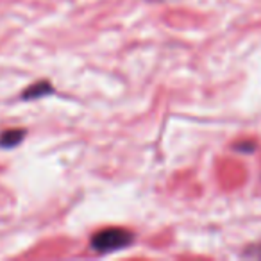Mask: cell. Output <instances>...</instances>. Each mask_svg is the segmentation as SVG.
<instances>
[{"instance_id": "obj_3", "label": "cell", "mask_w": 261, "mask_h": 261, "mask_svg": "<svg viewBox=\"0 0 261 261\" xmlns=\"http://www.w3.org/2000/svg\"><path fill=\"white\" fill-rule=\"evenodd\" d=\"M48 93H52L50 83L41 81V83H36L31 88H27V91L23 93V98H38V97H43V95H48Z\"/></svg>"}, {"instance_id": "obj_2", "label": "cell", "mask_w": 261, "mask_h": 261, "mask_svg": "<svg viewBox=\"0 0 261 261\" xmlns=\"http://www.w3.org/2000/svg\"><path fill=\"white\" fill-rule=\"evenodd\" d=\"M23 138H25V130L23 129H9L0 135V147L2 149H11V147L18 145Z\"/></svg>"}, {"instance_id": "obj_1", "label": "cell", "mask_w": 261, "mask_h": 261, "mask_svg": "<svg viewBox=\"0 0 261 261\" xmlns=\"http://www.w3.org/2000/svg\"><path fill=\"white\" fill-rule=\"evenodd\" d=\"M135 242V234L133 231H127L122 227H108L98 231L97 234L91 238L90 245L97 252H115V250H122L127 245Z\"/></svg>"}]
</instances>
